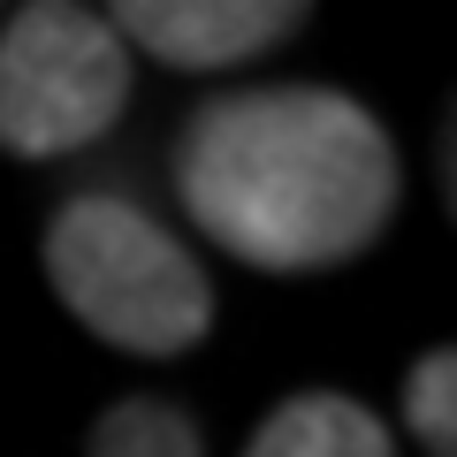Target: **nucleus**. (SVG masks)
Wrapping results in <instances>:
<instances>
[{
    "mask_svg": "<svg viewBox=\"0 0 457 457\" xmlns=\"http://www.w3.org/2000/svg\"><path fill=\"white\" fill-rule=\"evenodd\" d=\"M107 23L122 46H145L168 69H237L282 46L305 23V8L297 0H122Z\"/></svg>",
    "mask_w": 457,
    "mask_h": 457,
    "instance_id": "20e7f679",
    "label": "nucleus"
},
{
    "mask_svg": "<svg viewBox=\"0 0 457 457\" xmlns=\"http://www.w3.org/2000/svg\"><path fill=\"white\" fill-rule=\"evenodd\" d=\"M450 396H457V359L450 351H427L404 381V420L435 457H457V404Z\"/></svg>",
    "mask_w": 457,
    "mask_h": 457,
    "instance_id": "0eeeda50",
    "label": "nucleus"
},
{
    "mask_svg": "<svg viewBox=\"0 0 457 457\" xmlns=\"http://www.w3.org/2000/svg\"><path fill=\"white\" fill-rule=\"evenodd\" d=\"M92 457H198V427L168 404L130 396L92 427Z\"/></svg>",
    "mask_w": 457,
    "mask_h": 457,
    "instance_id": "423d86ee",
    "label": "nucleus"
},
{
    "mask_svg": "<svg viewBox=\"0 0 457 457\" xmlns=\"http://www.w3.org/2000/svg\"><path fill=\"white\" fill-rule=\"evenodd\" d=\"M130 107V46L77 0H31L0 31V153H77Z\"/></svg>",
    "mask_w": 457,
    "mask_h": 457,
    "instance_id": "7ed1b4c3",
    "label": "nucleus"
},
{
    "mask_svg": "<svg viewBox=\"0 0 457 457\" xmlns=\"http://www.w3.org/2000/svg\"><path fill=\"white\" fill-rule=\"evenodd\" d=\"M46 282L99 343L130 359H183L213 328V282L130 198H69L46 228Z\"/></svg>",
    "mask_w": 457,
    "mask_h": 457,
    "instance_id": "f03ea898",
    "label": "nucleus"
},
{
    "mask_svg": "<svg viewBox=\"0 0 457 457\" xmlns=\"http://www.w3.org/2000/svg\"><path fill=\"white\" fill-rule=\"evenodd\" d=\"M245 457H396V450H389V427L366 404L336 389H305L252 435Z\"/></svg>",
    "mask_w": 457,
    "mask_h": 457,
    "instance_id": "39448f33",
    "label": "nucleus"
},
{
    "mask_svg": "<svg viewBox=\"0 0 457 457\" xmlns=\"http://www.w3.org/2000/svg\"><path fill=\"white\" fill-rule=\"evenodd\" d=\"M396 145L336 84H260L206 99L176 145L183 213L260 275H320L396 213Z\"/></svg>",
    "mask_w": 457,
    "mask_h": 457,
    "instance_id": "f257e3e1",
    "label": "nucleus"
}]
</instances>
